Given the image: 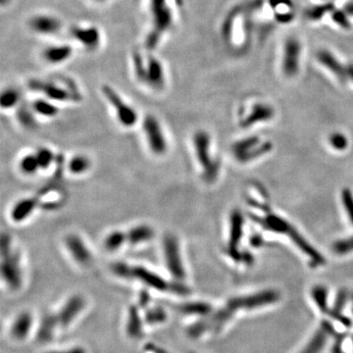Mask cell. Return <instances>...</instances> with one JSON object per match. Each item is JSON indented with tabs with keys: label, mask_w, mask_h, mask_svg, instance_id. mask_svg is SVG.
<instances>
[{
	"label": "cell",
	"mask_w": 353,
	"mask_h": 353,
	"mask_svg": "<svg viewBox=\"0 0 353 353\" xmlns=\"http://www.w3.org/2000/svg\"><path fill=\"white\" fill-rule=\"evenodd\" d=\"M143 317L140 314V310L137 306H132L129 310L126 331L129 337L136 339L139 338L143 331Z\"/></svg>",
	"instance_id": "obj_27"
},
{
	"label": "cell",
	"mask_w": 353,
	"mask_h": 353,
	"mask_svg": "<svg viewBox=\"0 0 353 353\" xmlns=\"http://www.w3.org/2000/svg\"><path fill=\"white\" fill-rule=\"evenodd\" d=\"M287 235H289L290 239L293 241V243L305 253L309 256L310 260L312 261L313 266H318V265H323L325 263V259L323 257V255H321L315 248H313L300 235L299 233H297L294 228L291 227V229L289 230V232L287 233Z\"/></svg>",
	"instance_id": "obj_23"
},
{
	"label": "cell",
	"mask_w": 353,
	"mask_h": 353,
	"mask_svg": "<svg viewBox=\"0 0 353 353\" xmlns=\"http://www.w3.org/2000/svg\"><path fill=\"white\" fill-rule=\"evenodd\" d=\"M34 326V317L28 311L19 313L12 322L10 327V336L13 340L25 341L32 332Z\"/></svg>",
	"instance_id": "obj_19"
},
{
	"label": "cell",
	"mask_w": 353,
	"mask_h": 353,
	"mask_svg": "<svg viewBox=\"0 0 353 353\" xmlns=\"http://www.w3.org/2000/svg\"><path fill=\"white\" fill-rule=\"evenodd\" d=\"M162 253L167 271L174 281L183 282L186 276L178 239L174 234H166L162 239Z\"/></svg>",
	"instance_id": "obj_7"
},
{
	"label": "cell",
	"mask_w": 353,
	"mask_h": 353,
	"mask_svg": "<svg viewBox=\"0 0 353 353\" xmlns=\"http://www.w3.org/2000/svg\"><path fill=\"white\" fill-rule=\"evenodd\" d=\"M332 18L336 24H338L343 29H351L352 25L349 20V16L347 13L343 10H337L335 9L332 12Z\"/></svg>",
	"instance_id": "obj_43"
},
{
	"label": "cell",
	"mask_w": 353,
	"mask_h": 353,
	"mask_svg": "<svg viewBox=\"0 0 353 353\" xmlns=\"http://www.w3.org/2000/svg\"><path fill=\"white\" fill-rule=\"evenodd\" d=\"M330 142L332 146L337 150H344L348 146V139L340 133L332 135L330 138Z\"/></svg>",
	"instance_id": "obj_45"
},
{
	"label": "cell",
	"mask_w": 353,
	"mask_h": 353,
	"mask_svg": "<svg viewBox=\"0 0 353 353\" xmlns=\"http://www.w3.org/2000/svg\"><path fill=\"white\" fill-rule=\"evenodd\" d=\"M333 250L335 253L340 255L352 252L353 250V238L335 243L333 246Z\"/></svg>",
	"instance_id": "obj_42"
},
{
	"label": "cell",
	"mask_w": 353,
	"mask_h": 353,
	"mask_svg": "<svg viewBox=\"0 0 353 353\" xmlns=\"http://www.w3.org/2000/svg\"><path fill=\"white\" fill-rule=\"evenodd\" d=\"M317 58L319 62L324 65L327 69H329L333 74H335L341 82L346 83L349 78L346 71V66H343L341 62L329 51L321 50L317 54Z\"/></svg>",
	"instance_id": "obj_21"
},
{
	"label": "cell",
	"mask_w": 353,
	"mask_h": 353,
	"mask_svg": "<svg viewBox=\"0 0 353 353\" xmlns=\"http://www.w3.org/2000/svg\"><path fill=\"white\" fill-rule=\"evenodd\" d=\"M258 223H260L265 229L277 232V233H283V234H287L289 232V230L291 229V226L284 220L282 219L281 217L277 216V215H273L270 214L268 215L265 219L261 218H255Z\"/></svg>",
	"instance_id": "obj_31"
},
{
	"label": "cell",
	"mask_w": 353,
	"mask_h": 353,
	"mask_svg": "<svg viewBox=\"0 0 353 353\" xmlns=\"http://www.w3.org/2000/svg\"><path fill=\"white\" fill-rule=\"evenodd\" d=\"M175 4H176V7H181L183 5V2L184 0H174Z\"/></svg>",
	"instance_id": "obj_52"
},
{
	"label": "cell",
	"mask_w": 353,
	"mask_h": 353,
	"mask_svg": "<svg viewBox=\"0 0 353 353\" xmlns=\"http://www.w3.org/2000/svg\"><path fill=\"white\" fill-rule=\"evenodd\" d=\"M32 109L36 116L42 118H54L59 114V106L57 103L45 98H36L31 103Z\"/></svg>",
	"instance_id": "obj_25"
},
{
	"label": "cell",
	"mask_w": 353,
	"mask_h": 353,
	"mask_svg": "<svg viewBox=\"0 0 353 353\" xmlns=\"http://www.w3.org/2000/svg\"><path fill=\"white\" fill-rule=\"evenodd\" d=\"M271 147H272V144L270 142H265L260 147H257V148L253 147L251 150L242 154L241 156H239L237 158L242 162H247V161H249L257 156L265 154L266 152H268L271 149Z\"/></svg>",
	"instance_id": "obj_39"
},
{
	"label": "cell",
	"mask_w": 353,
	"mask_h": 353,
	"mask_svg": "<svg viewBox=\"0 0 353 353\" xmlns=\"http://www.w3.org/2000/svg\"><path fill=\"white\" fill-rule=\"evenodd\" d=\"M342 198H343V203L345 205V208L348 211V215L351 219V222L353 224V195L352 191L348 188L344 189Z\"/></svg>",
	"instance_id": "obj_44"
},
{
	"label": "cell",
	"mask_w": 353,
	"mask_h": 353,
	"mask_svg": "<svg viewBox=\"0 0 353 353\" xmlns=\"http://www.w3.org/2000/svg\"><path fill=\"white\" fill-rule=\"evenodd\" d=\"M91 1H93V2H96V3H103V2H105L106 0H91Z\"/></svg>",
	"instance_id": "obj_54"
},
{
	"label": "cell",
	"mask_w": 353,
	"mask_h": 353,
	"mask_svg": "<svg viewBox=\"0 0 353 353\" xmlns=\"http://www.w3.org/2000/svg\"><path fill=\"white\" fill-rule=\"evenodd\" d=\"M86 307V299L80 294H74L62 305L56 313L59 328H68L83 312Z\"/></svg>",
	"instance_id": "obj_13"
},
{
	"label": "cell",
	"mask_w": 353,
	"mask_h": 353,
	"mask_svg": "<svg viewBox=\"0 0 353 353\" xmlns=\"http://www.w3.org/2000/svg\"><path fill=\"white\" fill-rule=\"evenodd\" d=\"M131 280H136L143 283L148 288L173 293L175 281L169 282L156 272L141 265H132Z\"/></svg>",
	"instance_id": "obj_9"
},
{
	"label": "cell",
	"mask_w": 353,
	"mask_h": 353,
	"mask_svg": "<svg viewBox=\"0 0 353 353\" xmlns=\"http://www.w3.org/2000/svg\"><path fill=\"white\" fill-rule=\"evenodd\" d=\"M293 17H294V15L292 13H278V14H276V20L282 24L289 23L290 21H292Z\"/></svg>",
	"instance_id": "obj_46"
},
{
	"label": "cell",
	"mask_w": 353,
	"mask_h": 353,
	"mask_svg": "<svg viewBox=\"0 0 353 353\" xmlns=\"http://www.w3.org/2000/svg\"><path fill=\"white\" fill-rule=\"evenodd\" d=\"M35 113L32 109L31 105H28L27 103L21 102V104L17 107V119L19 123L30 130H33L36 126V120H35Z\"/></svg>",
	"instance_id": "obj_32"
},
{
	"label": "cell",
	"mask_w": 353,
	"mask_h": 353,
	"mask_svg": "<svg viewBox=\"0 0 353 353\" xmlns=\"http://www.w3.org/2000/svg\"><path fill=\"white\" fill-rule=\"evenodd\" d=\"M65 247L77 264L87 266L92 261V254L88 245L77 234H70L65 238Z\"/></svg>",
	"instance_id": "obj_14"
},
{
	"label": "cell",
	"mask_w": 353,
	"mask_h": 353,
	"mask_svg": "<svg viewBox=\"0 0 353 353\" xmlns=\"http://www.w3.org/2000/svg\"><path fill=\"white\" fill-rule=\"evenodd\" d=\"M40 170H47L53 164H56L57 155L55 152L46 146H40L35 151Z\"/></svg>",
	"instance_id": "obj_34"
},
{
	"label": "cell",
	"mask_w": 353,
	"mask_h": 353,
	"mask_svg": "<svg viewBox=\"0 0 353 353\" xmlns=\"http://www.w3.org/2000/svg\"><path fill=\"white\" fill-rule=\"evenodd\" d=\"M259 142L258 138L256 137H252V138H248L246 139L244 141H241L239 142H237L234 146H233V151L236 155V157L241 156L242 154L251 150L253 147H255L257 145V143Z\"/></svg>",
	"instance_id": "obj_38"
},
{
	"label": "cell",
	"mask_w": 353,
	"mask_h": 353,
	"mask_svg": "<svg viewBox=\"0 0 353 353\" xmlns=\"http://www.w3.org/2000/svg\"><path fill=\"white\" fill-rule=\"evenodd\" d=\"M74 54V48L69 43H58L46 46L41 53L42 59L49 65L58 66L68 62Z\"/></svg>",
	"instance_id": "obj_15"
},
{
	"label": "cell",
	"mask_w": 353,
	"mask_h": 353,
	"mask_svg": "<svg viewBox=\"0 0 353 353\" xmlns=\"http://www.w3.org/2000/svg\"><path fill=\"white\" fill-rule=\"evenodd\" d=\"M300 43L295 38H289L284 45V56L282 62L283 72L286 76H294L299 67V56H300Z\"/></svg>",
	"instance_id": "obj_18"
},
{
	"label": "cell",
	"mask_w": 353,
	"mask_h": 353,
	"mask_svg": "<svg viewBox=\"0 0 353 353\" xmlns=\"http://www.w3.org/2000/svg\"><path fill=\"white\" fill-rule=\"evenodd\" d=\"M335 10V5L333 2H327L325 4L315 5L304 11V17L311 21H318L322 19L327 13L333 12Z\"/></svg>",
	"instance_id": "obj_36"
},
{
	"label": "cell",
	"mask_w": 353,
	"mask_h": 353,
	"mask_svg": "<svg viewBox=\"0 0 353 353\" xmlns=\"http://www.w3.org/2000/svg\"><path fill=\"white\" fill-rule=\"evenodd\" d=\"M91 167V161L84 154L73 155L66 163L68 172L74 176L85 175Z\"/></svg>",
	"instance_id": "obj_30"
},
{
	"label": "cell",
	"mask_w": 353,
	"mask_h": 353,
	"mask_svg": "<svg viewBox=\"0 0 353 353\" xmlns=\"http://www.w3.org/2000/svg\"><path fill=\"white\" fill-rule=\"evenodd\" d=\"M333 333V328L328 323H323L311 341L299 353H319L325 347L328 337Z\"/></svg>",
	"instance_id": "obj_22"
},
{
	"label": "cell",
	"mask_w": 353,
	"mask_h": 353,
	"mask_svg": "<svg viewBox=\"0 0 353 353\" xmlns=\"http://www.w3.org/2000/svg\"><path fill=\"white\" fill-rule=\"evenodd\" d=\"M270 4L272 7H277L279 5H291L290 0H270Z\"/></svg>",
	"instance_id": "obj_48"
},
{
	"label": "cell",
	"mask_w": 353,
	"mask_h": 353,
	"mask_svg": "<svg viewBox=\"0 0 353 353\" xmlns=\"http://www.w3.org/2000/svg\"><path fill=\"white\" fill-rule=\"evenodd\" d=\"M28 88L41 93L43 97L55 103L80 102L83 99L82 92L77 83L69 77L57 79H31Z\"/></svg>",
	"instance_id": "obj_2"
},
{
	"label": "cell",
	"mask_w": 353,
	"mask_h": 353,
	"mask_svg": "<svg viewBox=\"0 0 353 353\" xmlns=\"http://www.w3.org/2000/svg\"><path fill=\"white\" fill-rule=\"evenodd\" d=\"M244 220L240 211H234L231 216V232L227 253L236 261H242L243 254L239 252L238 246L243 235Z\"/></svg>",
	"instance_id": "obj_17"
},
{
	"label": "cell",
	"mask_w": 353,
	"mask_h": 353,
	"mask_svg": "<svg viewBox=\"0 0 353 353\" xmlns=\"http://www.w3.org/2000/svg\"><path fill=\"white\" fill-rule=\"evenodd\" d=\"M167 320V313L162 307H152L145 310L143 315L144 324L147 325H158L162 324Z\"/></svg>",
	"instance_id": "obj_37"
},
{
	"label": "cell",
	"mask_w": 353,
	"mask_h": 353,
	"mask_svg": "<svg viewBox=\"0 0 353 353\" xmlns=\"http://www.w3.org/2000/svg\"><path fill=\"white\" fill-rule=\"evenodd\" d=\"M346 71L348 78L353 81V63H349L348 65H346Z\"/></svg>",
	"instance_id": "obj_50"
},
{
	"label": "cell",
	"mask_w": 353,
	"mask_h": 353,
	"mask_svg": "<svg viewBox=\"0 0 353 353\" xmlns=\"http://www.w3.org/2000/svg\"><path fill=\"white\" fill-rule=\"evenodd\" d=\"M174 0H149L151 27L145 38V47L152 51L171 31L175 21Z\"/></svg>",
	"instance_id": "obj_3"
},
{
	"label": "cell",
	"mask_w": 353,
	"mask_h": 353,
	"mask_svg": "<svg viewBox=\"0 0 353 353\" xmlns=\"http://www.w3.org/2000/svg\"><path fill=\"white\" fill-rule=\"evenodd\" d=\"M46 353H87L86 350L82 347H74L66 350H59V351H51Z\"/></svg>",
	"instance_id": "obj_47"
},
{
	"label": "cell",
	"mask_w": 353,
	"mask_h": 353,
	"mask_svg": "<svg viewBox=\"0 0 353 353\" xmlns=\"http://www.w3.org/2000/svg\"><path fill=\"white\" fill-rule=\"evenodd\" d=\"M70 35L87 51L97 50L102 42V34L94 25H73L70 28Z\"/></svg>",
	"instance_id": "obj_10"
},
{
	"label": "cell",
	"mask_w": 353,
	"mask_h": 353,
	"mask_svg": "<svg viewBox=\"0 0 353 353\" xmlns=\"http://www.w3.org/2000/svg\"><path fill=\"white\" fill-rule=\"evenodd\" d=\"M111 270L119 278H122L125 280H131L132 265L124 263V262H116L111 266Z\"/></svg>",
	"instance_id": "obj_41"
},
{
	"label": "cell",
	"mask_w": 353,
	"mask_h": 353,
	"mask_svg": "<svg viewBox=\"0 0 353 353\" xmlns=\"http://www.w3.org/2000/svg\"><path fill=\"white\" fill-rule=\"evenodd\" d=\"M9 2V0H1V5L4 6L5 4H7Z\"/></svg>",
	"instance_id": "obj_53"
},
{
	"label": "cell",
	"mask_w": 353,
	"mask_h": 353,
	"mask_svg": "<svg viewBox=\"0 0 353 353\" xmlns=\"http://www.w3.org/2000/svg\"><path fill=\"white\" fill-rule=\"evenodd\" d=\"M279 299L280 293L276 290H264L250 295L234 297L218 311L212 312L210 315L189 326L187 334L196 339L208 332H219L236 315L235 312L259 308L277 302Z\"/></svg>",
	"instance_id": "obj_1"
},
{
	"label": "cell",
	"mask_w": 353,
	"mask_h": 353,
	"mask_svg": "<svg viewBox=\"0 0 353 353\" xmlns=\"http://www.w3.org/2000/svg\"><path fill=\"white\" fill-rule=\"evenodd\" d=\"M142 130L149 150L156 156H163L168 151V141L159 120L154 115H146Z\"/></svg>",
	"instance_id": "obj_8"
},
{
	"label": "cell",
	"mask_w": 353,
	"mask_h": 353,
	"mask_svg": "<svg viewBox=\"0 0 353 353\" xmlns=\"http://www.w3.org/2000/svg\"><path fill=\"white\" fill-rule=\"evenodd\" d=\"M127 242L131 247H139L151 242L155 237L154 229L147 224H140L132 227L127 232Z\"/></svg>",
	"instance_id": "obj_20"
},
{
	"label": "cell",
	"mask_w": 353,
	"mask_h": 353,
	"mask_svg": "<svg viewBox=\"0 0 353 353\" xmlns=\"http://www.w3.org/2000/svg\"><path fill=\"white\" fill-rule=\"evenodd\" d=\"M344 11L347 13L348 16H353V2L348 3V4L345 6Z\"/></svg>",
	"instance_id": "obj_51"
},
{
	"label": "cell",
	"mask_w": 353,
	"mask_h": 353,
	"mask_svg": "<svg viewBox=\"0 0 353 353\" xmlns=\"http://www.w3.org/2000/svg\"><path fill=\"white\" fill-rule=\"evenodd\" d=\"M176 310L183 314L189 316H202L206 317L213 312L212 306L206 302L201 301H186L180 303L176 306Z\"/></svg>",
	"instance_id": "obj_26"
},
{
	"label": "cell",
	"mask_w": 353,
	"mask_h": 353,
	"mask_svg": "<svg viewBox=\"0 0 353 353\" xmlns=\"http://www.w3.org/2000/svg\"><path fill=\"white\" fill-rule=\"evenodd\" d=\"M40 205L39 197L35 194L18 200L11 208L10 218L14 223L20 224L28 220Z\"/></svg>",
	"instance_id": "obj_16"
},
{
	"label": "cell",
	"mask_w": 353,
	"mask_h": 353,
	"mask_svg": "<svg viewBox=\"0 0 353 353\" xmlns=\"http://www.w3.org/2000/svg\"><path fill=\"white\" fill-rule=\"evenodd\" d=\"M101 92L106 101L111 105L116 115L117 121L124 128H133L139 121V114L137 110L131 106L121 94L109 85H103Z\"/></svg>",
	"instance_id": "obj_6"
},
{
	"label": "cell",
	"mask_w": 353,
	"mask_h": 353,
	"mask_svg": "<svg viewBox=\"0 0 353 353\" xmlns=\"http://www.w3.org/2000/svg\"><path fill=\"white\" fill-rule=\"evenodd\" d=\"M149 302V298H148V294L145 293V292H142L141 295V298H140V304L142 306V307H145Z\"/></svg>",
	"instance_id": "obj_49"
},
{
	"label": "cell",
	"mask_w": 353,
	"mask_h": 353,
	"mask_svg": "<svg viewBox=\"0 0 353 353\" xmlns=\"http://www.w3.org/2000/svg\"><path fill=\"white\" fill-rule=\"evenodd\" d=\"M59 327L56 314H48L45 315L38 326L36 331V340L40 343H48L50 342L55 334L56 328Z\"/></svg>",
	"instance_id": "obj_24"
},
{
	"label": "cell",
	"mask_w": 353,
	"mask_h": 353,
	"mask_svg": "<svg viewBox=\"0 0 353 353\" xmlns=\"http://www.w3.org/2000/svg\"><path fill=\"white\" fill-rule=\"evenodd\" d=\"M28 27L35 35L52 36L60 33L62 22L59 18L50 14H36L29 19Z\"/></svg>",
	"instance_id": "obj_12"
},
{
	"label": "cell",
	"mask_w": 353,
	"mask_h": 353,
	"mask_svg": "<svg viewBox=\"0 0 353 353\" xmlns=\"http://www.w3.org/2000/svg\"><path fill=\"white\" fill-rule=\"evenodd\" d=\"M312 296L321 311L326 312L327 310V291L323 286H316L313 288Z\"/></svg>",
	"instance_id": "obj_40"
},
{
	"label": "cell",
	"mask_w": 353,
	"mask_h": 353,
	"mask_svg": "<svg viewBox=\"0 0 353 353\" xmlns=\"http://www.w3.org/2000/svg\"><path fill=\"white\" fill-rule=\"evenodd\" d=\"M1 277L6 285L12 290H18L23 284V270L20 253L13 248L9 235L1 237Z\"/></svg>",
	"instance_id": "obj_4"
},
{
	"label": "cell",
	"mask_w": 353,
	"mask_h": 353,
	"mask_svg": "<svg viewBox=\"0 0 353 353\" xmlns=\"http://www.w3.org/2000/svg\"><path fill=\"white\" fill-rule=\"evenodd\" d=\"M126 245H128L127 233L122 230L111 231L103 241L104 248L109 252H116Z\"/></svg>",
	"instance_id": "obj_29"
},
{
	"label": "cell",
	"mask_w": 353,
	"mask_h": 353,
	"mask_svg": "<svg viewBox=\"0 0 353 353\" xmlns=\"http://www.w3.org/2000/svg\"><path fill=\"white\" fill-rule=\"evenodd\" d=\"M22 102L21 92L14 88H7L2 90L0 95V105L3 110L17 108Z\"/></svg>",
	"instance_id": "obj_33"
},
{
	"label": "cell",
	"mask_w": 353,
	"mask_h": 353,
	"mask_svg": "<svg viewBox=\"0 0 353 353\" xmlns=\"http://www.w3.org/2000/svg\"><path fill=\"white\" fill-rule=\"evenodd\" d=\"M142 85L154 91H161L166 86V72L161 60L154 55H146Z\"/></svg>",
	"instance_id": "obj_11"
},
{
	"label": "cell",
	"mask_w": 353,
	"mask_h": 353,
	"mask_svg": "<svg viewBox=\"0 0 353 353\" xmlns=\"http://www.w3.org/2000/svg\"><path fill=\"white\" fill-rule=\"evenodd\" d=\"M19 170L23 175L29 176L35 175L40 170L35 152L25 154L21 157L19 161Z\"/></svg>",
	"instance_id": "obj_35"
},
{
	"label": "cell",
	"mask_w": 353,
	"mask_h": 353,
	"mask_svg": "<svg viewBox=\"0 0 353 353\" xmlns=\"http://www.w3.org/2000/svg\"><path fill=\"white\" fill-rule=\"evenodd\" d=\"M273 115L274 111L270 106L265 104H257L253 107L252 112L241 123V125L244 128H248L257 122L271 119Z\"/></svg>",
	"instance_id": "obj_28"
},
{
	"label": "cell",
	"mask_w": 353,
	"mask_h": 353,
	"mask_svg": "<svg viewBox=\"0 0 353 353\" xmlns=\"http://www.w3.org/2000/svg\"><path fill=\"white\" fill-rule=\"evenodd\" d=\"M192 143L197 162L202 169L203 178L209 182L215 180L220 165L218 161L211 157L209 135L204 131H197L192 138Z\"/></svg>",
	"instance_id": "obj_5"
}]
</instances>
